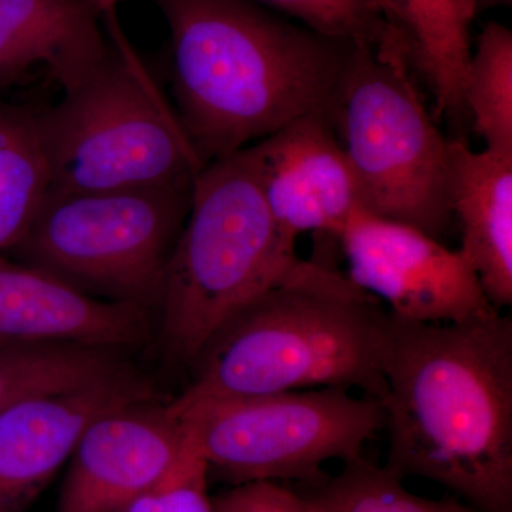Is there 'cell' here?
I'll return each mask as SVG.
<instances>
[{
	"instance_id": "6da1fadb",
	"label": "cell",
	"mask_w": 512,
	"mask_h": 512,
	"mask_svg": "<svg viewBox=\"0 0 512 512\" xmlns=\"http://www.w3.org/2000/svg\"><path fill=\"white\" fill-rule=\"evenodd\" d=\"M384 464L443 485L480 512H512V320L461 323L389 312L383 356Z\"/></svg>"
},
{
	"instance_id": "7a4b0ae2",
	"label": "cell",
	"mask_w": 512,
	"mask_h": 512,
	"mask_svg": "<svg viewBox=\"0 0 512 512\" xmlns=\"http://www.w3.org/2000/svg\"><path fill=\"white\" fill-rule=\"evenodd\" d=\"M170 33L174 110L204 164L326 111L357 43L252 0H147Z\"/></svg>"
},
{
	"instance_id": "3957f363",
	"label": "cell",
	"mask_w": 512,
	"mask_h": 512,
	"mask_svg": "<svg viewBox=\"0 0 512 512\" xmlns=\"http://www.w3.org/2000/svg\"><path fill=\"white\" fill-rule=\"evenodd\" d=\"M389 312L326 259L262 292L195 357L177 404L343 387L382 402Z\"/></svg>"
},
{
	"instance_id": "277c9868",
	"label": "cell",
	"mask_w": 512,
	"mask_h": 512,
	"mask_svg": "<svg viewBox=\"0 0 512 512\" xmlns=\"http://www.w3.org/2000/svg\"><path fill=\"white\" fill-rule=\"evenodd\" d=\"M109 52L86 79L36 107L50 191L192 184L204 167L173 103L131 45L119 0H99Z\"/></svg>"
},
{
	"instance_id": "5b68a950",
	"label": "cell",
	"mask_w": 512,
	"mask_h": 512,
	"mask_svg": "<svg viewBox=\"0 0 512 512\" xmlns=\"http://www.w3.org/2000/svg\"><path fill=\"white\" fill-rule=\"evenodd\" d=\"M302 262L272 220L252 147L205 164L158 306L168 355L192 365L229 316Z\"/></svg>"
},
{
	"instance_id": "8992f818",
	"label": "cell",
	"mask_w": 512,
	"mask_h": 512,
	"mask_svg": "<svg viewBox=\"0 0 512 512\" xmlns=\"http://www.w3.org/2000/svg\"><path fill=\"white\" fill-rule=\"evenodd\" d=\"M326 116L355 175L362 210L441 241L454 224L451 140L427 110L392 40L357 43Z\"/></svg>"
},
{
	"instance_id": "52a82bcc",
	"label": "cell",
	"mask_w": 512,
	"mask_h": 512,
	"mask_svg": "<svg viewBox=\"0 0 512 512\" xmlns=\"http://www.w3.org/2000/svg\"><path fill=\"white\" fill-rule=\"evenodd\" d=\"M192 184L49 191L22 241L25 264L87 295L158 309Z\"/></svg>"
},
{
	"instance_id": "ba28073f",
	"label": "cell",
	"mask_w": 512,
	"mask_h": 512,
	"mask_svg": "<svg viewBox=\"0 0 512 512\" xmlns=\"http://www.w3.org/2000/svg\"><path fill=\"white\" fill-rule=\"evenodd\" d=\"M197 437L210 476L232 485L252 481L325 480L323 464L362 457L386 423L382 403L343 387H320L177 404Z\"/></svg>"
},
{
	"instance_id": "9c48e42d",
	"label": "cell",
	"mask_w": 512,
	"mask_h": 512,
	"mask_svg": "<svg viewBox=\"0 0 512 512\" xmlns=\"http://www.w3.org/2000/svg\"><path fill=\"white\" fill-rule=\"evenodd\" d=\"M338 242L350 282L396 318L441 325L498 311L464 252L420 229L357 210Z\"/></svg>"
},
{
	"instance_id": "30bf717a",
	"label": "cell",
	"mask_w": 512,
	"mask_h": 512,
	"mask_svg": "<svg viewBox=\"0 0 512 512\" xmlns=\"http://www.w3.org/2000/svg\"><path fill=\"white\" fill-rule=\"evenodd\" d=\"M184 420L156 396L94 417L77 440L57 512H123L173 463Z\"/></svg>"
},
{
	"instance_id": "8fae6325",
	"label": "cell",
	"mask_w": 512,
	"mask_h": 512,
	"mask_svg": "<svg viewBox=\"0 0 512 512\" xmlns=\"http://www.w3.org/2000/svg\"><path fill=\"white\" fill-rule=\"evenodd\" d=\"M262 192L276 228L339 239L360 207L355 175L326 111L306 114L252 144Z\"/></svg>"
},
{
	"instance_id": "7c38bea8",
	"label": "cell",
	"mask_w": 512,
	"mask_h": 512,
	"mask_svg": "<svg viewBox=\"0 0 512 512\" xmlns=\"http://www.w3.org/2000/svg\"><path fill=\"white\" fill-rule=\"evenodd\" d=\"M156 396L133 369L70 392L36 394L0 412V512H25L70 460L87 424L111 407Z\"/></svg>"
},
{
	"instance_id": "4fadbf2b",
	"label": "cell",
	"mask_w": 512,
	"mask_h": 512,
	"mask_svg": "<svg viewBox=\"0 0 512 512\" xmlns=\"http://www.w3.org/2000/svg\"><path fill=\"white\" fill-rule=\"evenodd\" d=\"M150 311L103 301L0 255V346L76 343L123 352L150 333Z\"/></svg>"
},
{
	"instance_id": "5bb4252c",
	"label": "cell",
	"mask_w": 512,
	"mask_h": 512,
	"mask_svg": "<svg viewBox=\"0 0 512 512\" xmlns=\"http://www.w3.org/2000/svg\"><path fill=\"white\" fill-rule=\"evenodd\" d=\"M107 52L99 0H0V90L37 69L66 92Z\"/></svg>"
},
{
	"instance_id": "9a60e30c",
	"label": "cell",
	"mask_w": 512,
	"mask_h": 512,
	"mask_svg": "<svg viewBox=\"0 0 512 512\" xmlns=\"http://www.w3.org/2000/svg\"><path fill=\"white\" fill-rule=\"evenodd\" d=\"M448 198L461 228V251L485 295L501 311L512 305V154L450 143Z\"/></svg>"
},
{
	"instance_id": "2e32d148",
	"label": "cell",
	"mask_w": 512,
	"mask_h": 512,
	"mask_svg": "<svg viewBox=\"0 0 512 512\" xmlns=\"http://www.w3.org/2000/svg\"><path fill=\"white\" fill-rule=\"evenodd\" d=\"M404 60L429 87L434 117L464 124V82L477 0H372Z\"/></svg>"
},
{
	"instance_id": "e0dca14e",
	"label": "cell",
	"mask_w": 512,
	"mask_h": 512,
	"mask_svg": "<svg viewBox=\"0 0 512 512\" xmlns=\"http://www.w3.org/2000/svg\"><path fill=\"white\" fill-rule=\"evenodd\" d=\"M50 185L36 107L0 97V252L25 237Z\"/></svg>"
},
{
	"instance_id": "ac0fdd59",
	"label": "cell",
	"mask_w": 512,
	"mask_h": 512,
	"mask_svg": "<svg viewBox=\"0 0 512 512\" xmlns=\"http://www.w3.org/2000/svg\"><path fill=\"white\" fill-rule=\"evenodd\" d=\"M119 350L76 345L0 346V412L36 394L70 392L128 369Z\"/></svg>"
},
{
	"instance_id": "d6986e66",
	"label": "cell",
	"mask_w": 512,
	"mask_h": 512,
	"mask_svg": "<svg viewBox=\"0 0 512 512\" xmlns=\"http://www.w3.org/2000/svg\"><path fill=\"white\" fill-rule=\"evenodd\" d=\"M464 106L487 150L512 154V32L488 22L471 50Z\"/></svg>"
},
{
	"instance_id": "ffe728a7",
	"label": "cell",
	"mask_w": 512,
	"mask_h": 512,
	"mask_svg": "<svg viewBox=\"0 0 512 512\" xmlns=\"http://www.w3.org/2000/svg\"><path fill=\"white\" fill-rule=\"evenodd\" d=\"M336 477L313 484L308 494L319 512H480L457 500H430L363 457L348 461Z\"/></svg>"
},
{
	"instance_id": "44dd1931",
	"label": "cell",
	"mask_w": 512,
	"mask_h": 512,
	"mask_svg": "<svg viewBox=\"0 0 512 512\" xmlns=\"http://www.w3.org/2000/svg\"><path fill=\"white\" fill-rule=\"evenodd\" d=\"M210 477L207 458L185 423L183 444L173 463L123 512H215L214 497L208 493Z\"/></svg>"
},
{
	"instance_id": "7402d4cb",
	"label": "cell",
	"mask_w": 512,
	"mask_h": 512,
	"mask_svg": "<svg viewBox=\"0 0 512 512\" xmlns=\"http://www.w3.org/2000/svg\"><path fill=\"white\" fill-rule=\"evenodd\" d=\"M316 32L359 45L380 46L389 33L372 0H252Z\"/></svg>"
},
{
	"instance_id": "603a6c76",
	"label": "cell",
	"mask_w": 512,
	"mask_h": 512,
	"mask_svg": "<svg viewBox=\"0 0 512 512\" xmlns=\"http://www.w3.org/2000/svg\"><path fill=\"white\" fill-rule=\"evenodd\" d=\"M215 512H319L308 495L293 493L278 481L234 485L214 497Z\"/></svg>"
},
{
	"instance_id": "cb8c5ba5",
	"label": "cell",
	"mask_w": 512,
	"mask_h": 512,
	"mask_svg": "<svg viewBox=\"0 0 512 512\" xmlns=\"http://www.w3.org/2000/svg\"><path fill=\"white\" fill-rule=\"evenodd\" d=\"M512 0H477V15L498 8H511Z\"/></svg>"
}]
</instances>
